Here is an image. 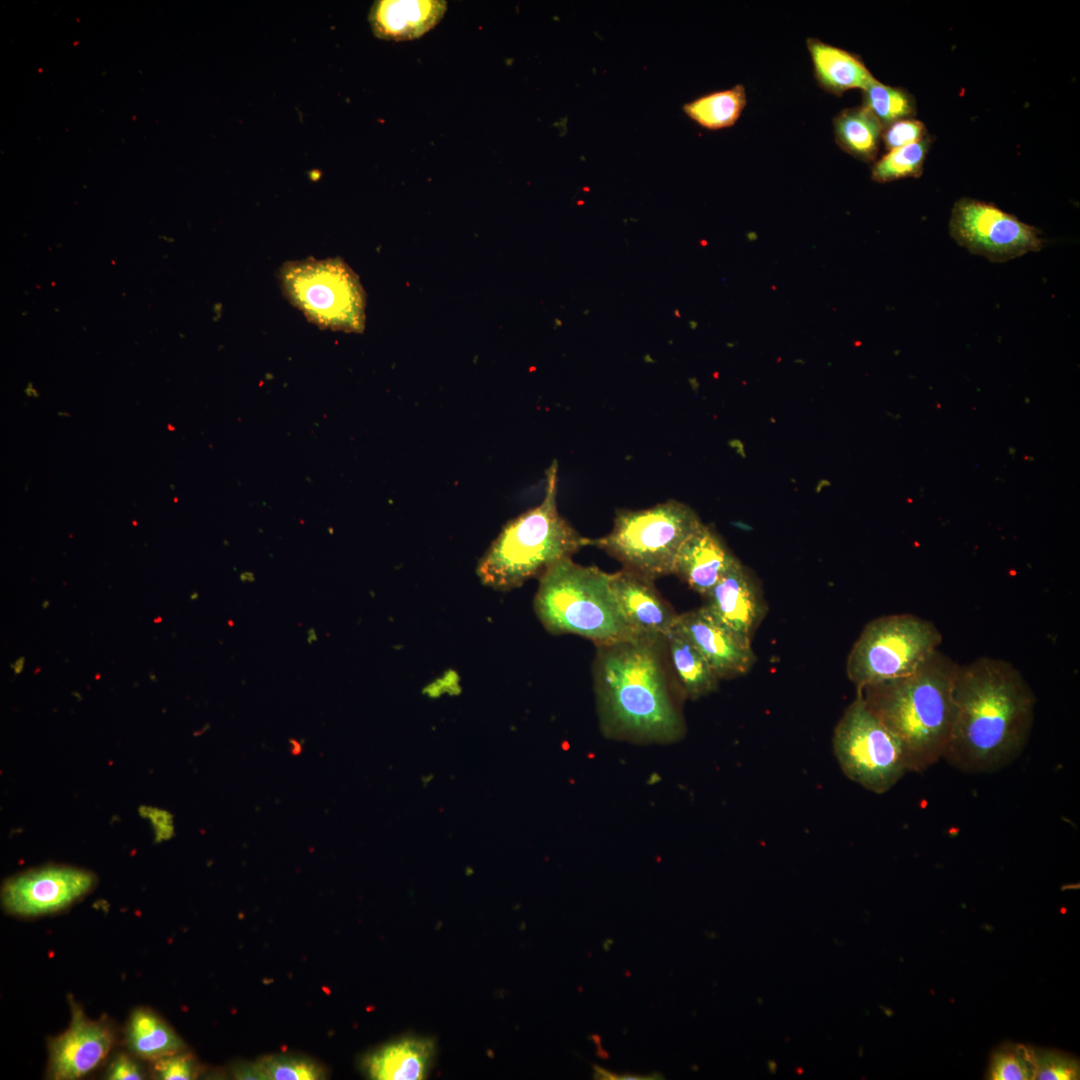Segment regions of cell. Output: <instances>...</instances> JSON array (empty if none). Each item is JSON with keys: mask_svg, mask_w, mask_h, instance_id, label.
I'll list each match as a JSON object with an SVG mask.
<instances>
[{"mask_svg": "<svg viewBox=\"0 0 1080 1080\" xmlns=\"http://www.w3.org/2000/svg\"><path fill=\"white\" fill-rule=\"evenodd\" d=\"M806 45L815 78L819 86L829 93L841 96L849 89L865 90L877 80L862 59L852 52L818 38H808Z\"/></svg>", "mask_w": 1080, "mask_h": 1080, "instance_id": "18", "label": "cell"}, {"mask_svg": "<svg viewBox=\"0 0 1080 1080\" xmlns=\"http://www.w3.org/2000/svg\"><path fill=\"white\" fill-rule=\"evenodd\" d=\"M955 714L943 758L972 774L992 773L1023 752L1034 721L1036 697L1011 663L980 657L959 665Z\"/></svg>", "mask_w": 1080, "mask_h": 1080, "instance_id": "1", "label": "cell"}, {"mask_svg": "<svg viewBox=\"0 0 1080 1080\" xmlns=\"http://www.w3.org/2000/svg\"><path fill=\"white\" fill-rule=\"evenodd\" d=\"M942 634L929 620L896 614L870 621L848 656L846 671L857 689L914 672L938 650Z\"/></svg>", "mask_w": 1080, "mask_h": 1080, "instance_id": "8", "label": "cell"}, {"mask_svg": "<svg viewBox=\"0 0 1080 1080\" xmlns=\"http://www.w3.org/2000/svg\"><path fill=\"white\" fill-rule=\"evenodd\" d=\"M705 597L704 607L716 621L751 641L766 606L754 577L739 560Z\"/></svg>", "mask_w": 1080, "mask_h": 1080, "instance_id": "15", "label": "cell"}, {"mask_svg": "<svg viewBox=\"0 0 1080 1080\" xmlns=\"http://www.w3.org/2000/svg\"><path fill=\"white\" fill-rule=\"evenodd\" d=\"M140 812L143 817L149 818L155 829L156 840L158 842L168 840L173 836V818L169 812L151 807H142Z\"/></svg>", "mask_w": 1080, "mask_h": 1080, "instance_id": "31", "label": "cell"}, {"mask_svg": "<svg viewBox=\"0 0 1080 1080\" xmlns=\"http://www.w3.org/2000/svg\"><path fill=\"white\" fill-rule=\"evenodd\" d=\"M665 642L670 668L688 698L698 699L717 688L719 678L683 635L673 628Z\"/></svg>", "mask_w": 1080, "mask_h": 1080, "instance_id": "20", "label": "cell"}, {"mask_svg": "<svg viewBox=\"0 0 1080 1080\" xmlns=\"http://www.w3.org/2000/svg\"><path fill=\"white\" fill-rule=\"evenodd\" d=\"M702 524L684 503L669 500L651 508L618 511L613 529L591 545L604 550L623 568L655 580L673 574L677 554Z\"/></svg>", "mask_w": 1080, "mask_h": 1080, "instance_id": "6", "label": "cell"}, {"mask_svg": "<svg viewBox=\"0 0 1080 1080\" xmlns=\"http://www.w3.org/2000/svg\"><path fill=\"white\" fill-rule=\"evenodd\" d=\"M48 604H49V601L45 600V601L43 602L42 606H43L44 608H46V607L48 606Z\"/></svg>", "mask_w": 1080, "mask_h": 1080, "instance_id": "34", "label": "cell"}, {"mask_svg": "<svg viewBox=\"0 0 1080 1080\" xmlns=\"http://www.w3.org/2000/svg\"><path fill=\"white\" fill-rule=\"evenodd\" d=\"M557 462L546 471L542 502L508 521L477 565L482 584L510 591L571 557L591 539L581 536L558 512Z\"/></svg>", "mask_w": 1080, "mask_h": 1080, "instance_id": "4", "label": "cell"}, {"mask_svg": "<svg viewBox=\"0 0 1080 1080\" xmlns=\"http://www.w3.org/2000/svg\"><path fill=\"white\" fill-rule=\"evenodd\" d=\"M927 138L925 124L914 118L903 119L883 127L881 141L891 151Z\"/></svg>", "mask_w": 1080, "mask_h": 1080, "instance_id": "29", "label": "cell"}, {"mask_svg": "<svg viewBox=\"0 0 1080 1080\" xmlns=\"http://www.w3.org/2000/svg\"><path fill=\"white\" fill-rule=\"evenodd\" d=\"M833 750L843 773L876 794L887 792L909 772L902 743L859 693L834 730Z\"/></svg>", "mask_w": 1080, "mask_h": 1080, "instance_id": "9", "label": "cell"}, {"mask_svg": "<svg viewBox=\"0 0 1080 1080\" xmlns=\"http://www.w3.org/2000/svg\"><path fill=\"white\" fill-rule=\"evenodd\" d=\"M737 560L720 537L702 523L681 546L673 574L705 597Z\"/></svg>", "mask_w": 1080, "mask_h": 1080, "instance_id": "16", "label": "cell"}, {"mask_svg": "<svg viewBox=\"0 0 1080 1080\" xmlns=\"http://www.w3.org/2000/svg\"><path fill=\"white\" fill-rule=\"evenodd\" d=\"M107 1078L111 1080H135L143 1077L136 1062L126 1054H119L112 1062Z\"/></svg>", "mask_w": 1080, "mask_h": 1080, "instance_id": "32", "label": "cell"}, {"mask_svg": "<svg viewBox=\"0 0 1080 1080\" xmlns=\"http://www.w3.org/2000/svg\"><path fill=\"white\" fill-rule=\"evenodd\" d=\"M114 1032L105 1021L91 1020L74 1002L68 1029L48 1043V1076L71 1080L93 1071L106 1058Z\"/></svg>", "mask_w": 1080, "mask_h": 1080, "instance_id": "12", "label": "cell"}, {"mask_svg": "<svg viewBox=\"0 0 1080 1080\" xmlns=\"http://www.w3.org/2000/svg\"><path fill=\"white\" fill-rule=\"evenodd\" d=\"M674 629L702 654L719 679L746 674L754 664L751 641L720 624L704 606L678 614Z\"/></svg>", "mask_w": 1080, "mask_h": 1080, "instance_id": "13", "label": "cell"}, {"mask_svg": "<svg viewBox=\"0 0 1080 1080\" xmlns=\"http://www.w3.org/2000/svg\"><path fill=\"white\" fill-rule=\"evenodd\" d=\"M989 1079H1033L1031 1047L1022 1044H1006L1000 1047L991 1058Z\"/></svg>", "mask_w": 1080, "mask_h": 1080, "instance_id": "26", "label": "cell"}, {"mask_svg": "<svg viewBox=\"0 0 1080 1080\" xmlns=\"http://www.w3.org/2000/svg\"><path fill=\"white\" fill-rule=\"evenodd\" d=\"M434 1051L428 1038H404L370 1055L365 1066L373 1079L420 1080L428 1074Z\"/></svg>", "mask_w": 1080, "mask_h": 1080, "instance_id": "19", "label": "cell"}, {"mask_svg": "<svg viewBox=\"0 0 1080 1080\" xmlns=\"http://www.w3.org/2000/svg\"><path fill=\"white\" fill-rule=\"evenodd\" d=\"M958 666L938 649L911 674L858 689L902 743L909 772H923L943 758L955 714Z\"/></svg>", "mask_w": 1080, "mask_h": 1080, "instance_id": "3", "label": "cell"}, {"mask_svg": "<svg viewBox=\"0 0 1080 1080\" xmlns=\"http://www.w3.org/2000/svg\"><path fill=\"white\" fill-rule=\"evenodd\" d=\"M94 875L70 866H47L8 879L1 891L4 909L13 915L36 917L61 911L85 896Z\"/></svg>", "mask_w": 1080, "mask_h": 1080, "instance_id": "11", "label": "cell"}, {"mask_svg": "<svg viewBox=\"0 0 1080 1080\" xmlns=\"http://www.w3.org/2000/svg\"><path fill=\"white\" fill-rule=\"evenodd\" d=\"M652 579L623 568L610 573V585L619 609L638 637L666 638L678 614L661 597Z\"/></svg>", "mask_w": 1080, "mask_h": 1080, "instance_id": "14", "label": "cell"}, {"mask_svg": "<svg viewBox=\"0 0 1080 1080\" xmlns=\"http://www.w3.org/2000/svg\"><path fill=\"white\" fill-rule=\"evenodd\" d=\"M261 1079L274 1080H313L319 1079L321 1072L314 1064L296 1059L274 1058L263 1061L258 1067Z\"/></svg>", "mask_w": 1080, "mask_h": 1080, "instance_id": "28", "label": "cell"}, {"mask_svg": "<svg viewBox=\"0 0 1080 1080\" xmlns=\"http://www.w3.org/2000/svg\"><path fill=\"white\" fill-rule=\"evenodd\" d=\"M929 146L930 141L925 138L919 142L888 151L887 154L873 164L871 169L872 179L876 182L886 183L908 177H920L923 173Z\"/></svg>", "mask_w": 1080, "mask_h": 1080, "instance_id": "25", "label": "cell"}, {"mask_svg": "<svg viewBox=\"0 0 1080 1080\" xmlns=\"http://www.w3.org/2000/svg\"><path fill=\"white\" fill-rule=\"evenodd\" d=\"M279 280L290 303L318 327L363 332L365 293L358 276L340 258L286 262Z\"/></svg>", "mask_w": 1080, "mask_h": 1080, "instance_id": "7", "label": "cell"}, {"mask_svg": "<svg viewBox=\"0 0 1080 1080\" xmlns=\"http://www.w3.org/2000/svg\"><path fill=\"white\" fill-rule=\"evenodd\" d=\"M534 610L552 634H576L595 644L638 638L619 609L610 573L576 564L571 557L539 576Z\"/></svg>", "mask_w": 1080, "mask_h": 1080, "instance_id": "5", "label": "cell"}, {"mask_svg": "<svg viewBox=\"0 0 1080 1080\" xmlns=\"http://www.w3.org/2000/svg\"><path fill=\"white\" fill-rule=\"evenodd\" d=\"M666 638L596 644L594 688L602 730L637 742H673L685 726L672 688Z\"/></svg>", "mask_w": 1080, "mask_h": 1080, "instance_id": "2", "label": "cell"}, {"mask_svg": "<svg viewBox=\"0 0 1080 1080\" xmlns=\"http://www.w3.org/2000/svg\"><path fill=\"white\" fill-rule=\"evenodd\" d=\"M949 232L958 245L995 263L1038 252L1044 246L1038 228L993 203L968 197L955 202Z\"/></svg>", "mask_w": 1080, "mask_h": 1080, "instance_id": "10", "label": "cell"}, {"mask_svg": "<svg viewBox=\"0 0 1080 1080\" xmlns=\"http://www.w3.org/2000/svg\"><path fill=\"white\" fill-rule=\"evenodd\" d=\"M838 146L851 156L871 162L877 157L883 127L864 106L847 108L833 119Z\"/></svg>", "mask_w": 1080, "mask_h": 1080, "instance_id": "21", "label": "cell"}, {"mask_svg": "<svg viewBox=\"0 0 1080 1080\" xmlns=\"http://www.w3.org/2000/svg\"><path fill=\"white\" fill-rule=\"evenodd\" d=\"M862 106L878 119L882 127L913 118L916 114V101L912 94L901 87L888 86L878 80L863 90Z\"/></svg>", "mask_w": 1080, "mask_h": 1080, "instance_id": "24", "label": "cell"}, {"mask_svg": "<svg viewBox=\"0 0 1080 1080\" xmlns=\"http://www.w3.org/2000/svg\"><path fill=\"white\" fill-rule=\"evenodd\" d=\"M127 1042L137 1056L158 1060L179 1053L184 1043L156 1013L147 1008L135 1010L127 1026Z\"/></svg>", "mask_w": 1080, "mask_h": 1080, "instance_id": "22", "label": "cell"}, {"mask_svg": "<svg viewBox=\"0 0 1080 1080\" xmlns=\"http://www.w3.org/2000/svg\"><path fill=\"white\" fill-rule=\"evenodd\" d=\"M1033 1079L1075 1080L1080 1078L1079 1061L1067 1054L1031 1047Z\"/></svg>", "mask_w": 1080, "mask_h": 1080, "instance_id": "27", "label": "cell"}, {"mask_svg": "<svg viewBox=\"0 0 1080 1080\" xmlns=\"http://www.w3.org/2000/svg\"><path fill=\"white\" fill-rule=\"evenodd\" d=\"M155 1075L164 1080H187L194 1076V1065L188 1055L176 1053L156 1060Z\"/></svg>", "mask_w": 1080, "mask_h": 1080, "instance_id": "30", "label": "cell"}, {"mask_svg": "<svg viewBox=\"0 0 1080 1080\" xmlns=\"http://www.w3.org/2000/svg\"><path fill=\"white\" fill-rule=\"evenodd\" d=\"M446 10L447 3L441 0H381L371 6L368 20L380 39L412 40L434 28Z\"/></svg>", "mask_w": 1080, "mask_h": 1080, "instance_id": "17", "label": "cell"}, {"mask_svg": "<svg viewBox=\"0 0 1080 1080\" xmlns=\"http://www.w3.org/2000/svg\"><path fill=\"white\" fill-rule=\"evenodd\" d=\"M747 104L743 85L705 94L683 106L685 114L700 126L716 130L732 126Z\"/></svg>", "mask_w": 1080, "mask_h": 1080, "instance_id": "23", "label": "cell"}, {"mask_svg": "<svg viewBox=\"0 0 1080 1080\" xmlns=\"http://www.w3.org/2000/svg\"><path fill=\"white\" fill-rule=\"evenodd\" d=\"M24 666V657H20L15 663L11 664V668L18 674L22 671Z\"/></svg>", "mask_w": 1080, "mask_h": 1080, "instance_id": "33", "label": "cell"}]
</instances>
